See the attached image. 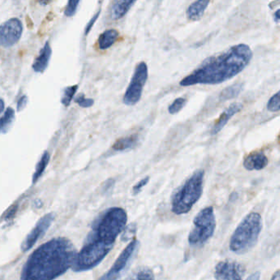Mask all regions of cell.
Returning <instances> with one entry per match:
<instances>
[{
	"label": "cell",
	"instance_id": "obj_1",
	"mask_svg": "<svg viewBox=\"0 0 280 280\" xmlns=\"http://www.w3.org/2000/svg\"><path fill=\"white\" fill-rule=\"evenodd\" d=\"M77 254L66 237H55L30 255L24 264L21 280H54L72 268Z\"/></svg>",
	"mask_w": 280,
	"mask_h": 280
},
{
	"label": "cell",
	"instance_id": "obj_2",
	"mask_svg": "<svg viewBox=\"0 0 280 280\" xmlns=\"http://www.w3.org/2000/svg\"><path fill=\"white\" fill-rule=\"evenodd\" d=\"M253 53L249 46L238 44L216 55L210 56L180 82L181 87L217 85L230 80L243 72L251 62Z\"/></svg>",
	"mask_w": 280,
	"mask_h": 280
},
{
	"label": "cell",
	"instance_id": "obj_3",
	"mask_svg": "<svg viewBox=\"0 0 280 280\" xmlns=\"http://www.w3.org/2000/svg\"><path fill=\"white\" fill-rule=\"evenodd\" d=\"M128 221V214L120 207L105 210L99 215L92 226L87 238L114 245L117 236L124 230Z\"/></svg>",
	"mask_w": 280,
	"mask_h": 280
},
{
	"label": "cell",
	"instance_id": "obj_4",
	"mask_svg": "<svg viewBox=\"0 0 280 280\" xmlns=\"http://www.w3.org/2000/svg\"><path fill=\"white\" fill-rule=\"evenodd\" d=\"M262 226L263 223L261 214L250 213L233 232L229 243L231 251L237 254L250 251L257 243Z\"/></svg>",
	"mask_w": 280,
	"mask_h": 280
},
{
	"label": "cell",
	"instance_id": "obj_5",
	"mask_svg": "<svg viewBox=\"0 0 280 280\" xmlns=\"http://www.w3.org/2000/svg\"><path fill=\"white\" fill-rule=\"evenodd\" d=\"M205 171L199 169L177 190L172 198V211L176 214L189 212L202 197Z\"/></svg>",
	"mask_w": 280,
	"mask_h": 280
},
{
	"label": "cell",
	"instance_id": "obj_6",
	"mask_svg": "<svg viewBox=\"0 0 280 280\" xmlns=\"http://www.w3.org/2000/svg\"><path fill=\"white\" fill-rule=\"evenodd\" d=\"M107 243L87 238L83 248L76 255L72 270L75 272L87 271L98 266L113 249Z\"/></svg>",
	"mask_w": 280,
	"mask_h": 280
},
{
	"label": "cell",
	"instance_id": "obj_7",
	"mask_svg": "<svg viewBox=\"0 0 280 280\" xmlns=\"http://www.w3.org/2000/svg\"><path fill=\"white\" fill-rule=\"evenodd\" d=\"M193 225V229L188 236V242L192 247H202L212 237L216 227L212 206H208L201 210L194 218Z\"/></svg>",
	"mask_w": 280,
	"mask_h": 280
},
{
	"label": "cell",
	"instance_id": "obj_8",
	"mask_svg": "<svg viewBox=\"0 0 280 280\" xmlns=\"http://www.w3.org/2000/svg\"><path fill=\"white\" fill-rule=\"evenodd\" d=\"M148 79V67L145 62L136 65L132 80L128 85L124 96V103L127 105H136L143 95V87Z\"/></svg>",
	"mask_w": 280,
	"mask_h": 280
},
{
	"label": "cell",
	"instance_id": "obj_9",
	"mask_svg": "<svg viewBox=\"0 0 280 280\" xmlns=\"http://www.w3.org/2000/svg\"><path fill=\"white\" fill-rule=\"evenodd\" d=\"M139 245V242L136 238L132 239V241L128 244L124 251H122L119 256L113 263V266L106 274H104L99 280H117L122 274V272L125 270L126 267L129 264L131 258L135 253L136 248Z\"/></svg>",
	"mask_w": 280,
	"mask_h": 280
},
{
	"label": "cell",
	"instance_id": "obj_10",
	"mask_svg": "<svg viewBox=\"0 0 280 280\" xmlns=\"http://www.w3.org/2000/svg\"><path fill=\"white\" fill-rule=\"evenodd\" d=\"M23 23L18 18H11L3 23L0 28V44L9 48L18 42L23 34Z\"/></svg>",
	"mask_w": 280,
	"mask_h": 280
},
{
	"label": "cell",
	"instance_id": "obj_11",
	"mask_svg": "<svg viewBox=\"0 0 280 280\" xmlns=\"http://www.w3.org/2000/svg\"><path fill=\"white\" fill-rule=\"evenodd\" d=\"M54 219V214L53 213H49L39 219L35 225V228L30 232L25 240L22 243L21 249L23 252H27L31 250L35 243H37L38 240L43 237L46 231L50 229Z\"/></svg>",
	"mask_w": 280,
	"mask_h": 280
},
{
	"label": "cell",
	"instance_id": "obj_12",
	"mask_svg": "<svg viewBox=\"0 0 280 280\" xmlns=\"http://www.w3.org/2000/svg\"><path fill=\"white\" fill-rule=\"evenodd\" d=\"M244 272L245 268L241 264L227 259L217 264L214 278L216 280H243Z\"/></svg>",
	"mask_w": 280,
	"mask_h": 280
},
{
	"label": "cell",
	"instance_id": "obj_13",
	"mask_svg": "<svg viewBox=\"0 0 280 280\" xmlns=\"http://www.w3.org/2000/svg\"><path fill=\"white\" fill-rule=\"evenodd\" d=\"M242 109H243V105L241 103L235 102V103L231 104L229 107L224 110V112L218 117V119L215 122L214 127L210 131V134L213 136V135H216L221 132V130L225 128V125L228 124V122L230 120L231 117L238 113Z\"/></svg>",
	"mask_w": 280,
	"mask_h": 280
},
{
	"label": "cell",
	"instance_id": "obj_14",
	"mask_svg": "<svg viewBox=\"0 0 280 280\" xmlns=\"http://www.w3.org/2000/svg\"><path fill=\"white\" fill-rule=\"evenodd\" d=\"M268 165V158L263 151H255L247 155L243 161V166L248 171L262 170Z\"/></svg>",
	"mask_w": 280,
	"mask_h": 280
},
{
	"label": "cell",
	"instance_id": "obj_15",
	"mask_svg": "<svg viewBox=\"0 0 280 280\" xmlns=\"http://www.w3.org/2000/svg\"><path fill=\"white\" fill-rule=\"evenodd\" d=\"M51 55V46H50V42H46L42 50L39 51L37 58H35V61L32 64L33 70L35 72H41V73L45 72L46 68H47L48 65H49Z\"/></svg>",
	"mask_w": 280,
	"mask_h": 280
},
{
	"label": "cell",
	"instance_id": "obj_16",
	"mask_svg": "<svg viewBox=\"0 0 280 280\" xmlns=\"http://www.w3.org/2000/svg\"><path fill=\"white\" fill-rule=\"evenodd\" d=\"M209 5L210 1L208 0H199L191 4L187 9V17L188 20L193 22L199 21L203 17Z\"/></svg>",
	"mask_w": 280,
	"mask_h": 280
},
{
	"label": "cell",
	"instance_id": "obj_17",
	"mask_svg": "<svg viewBox=\"0 0 280 280\" xmlns=\"http://www.w3.org/2000/svg\"><path fill=\"white\" fill-rule=\"evenodd\" d=\"M136 4V1H125V0H118L114 1L111 8V17L114 20L122 18L124 17L132 5Z\"/></svg>",
	"mask_w": 280,
	"mask_h": 280
},
{
	"label": "cell",
	"instance_id": "obj_18",
	"mask_svg": "<svg viewBox=\"0 0 280 280\" xmlns=\"http://www.w3.org/2000/svg\"><path fill=\"white\" fill-rule=\"evenodd\" d=\"M118 31L115 29H109L104 31L98 39V44L101 50H107L115 43L118 37Z\"/></svg>",
	"mask_w": 280,
	"mask_h": 280
},
{
	"label": "cell",
	"instance_id": "obj_19",
	"mask_svg": "<svg viewBox=\"0 0 280 280\" xmlns=\"http://www.w3.org/2000/svg\"><path fill=\"white\" fill-rule=\"evenodd\" d=\"M138 143L137 135H131V136H126V137L120 138L113 143V151H123L129 149L134 148L136 147Z\"/></svg>",
	"mask_w": 280,
	"mask_h": 280
},
{
	"label": "cell",
	"instance_id": "obj_20",
	"mask_svg": "<svg viewBox=\"0 0 280 280\" xmlns=\"http://www.w3.org/2000/svg\"><path fill=\"white\" fill-rule=\"evenodd\" d=\"M243 88H244V84L242 83L231 85L230 87H226L221 91L219 99L221 101H225L233 99L235 97L238 96L239 94L243 91Z\"/></svg>",
	"mask_w": 280,
	"mask_h": 280
},
{
	"label": "cell",
	"instance_id": "obj_21",
	"mask_svg": "<svg viewBox=\"0 0 280 280\" xmlns=\"http://www.w3.org/2000/svg\"><path fill=\"white\" fill-rule=\"evenodd\" d=\"M50 153L47 151H45L42 155V158L39 159L36 167H35V171L34 173L33 177H32V183L35 184L39 180V177H42L44 172L46 170L48 164L50 162Z\"/></svg>",
	"mask_w": 280,
	"mask_h": 280
},
{
	"label": "cell",
	"instance_id": "obj_22",
	"mask_svg": "<svg viewBox=\"0 0 280 280\" xmlns=\"http://www.w3.org/2000/svg\"><path fill=\"white\" fill-rule=\"evenodd\" d=\"M125 280H155V278L151 269L143 267L135 270Z\"/></svg>",
	"mask_w": 280,
	"mask_h": 280
},
{
	"label": "cell",
	"instance_id": "obj_23",
	"mask_svg": "<svg viewBox=\"0 0 280 280\" xmlns=\"http://www.w3.org/2000/svg\"><path fill=\"white\" fill-rule=\"evenodd\" d=\"M15 112L11 107L7 108L6 111L4 113L1 117V132L3 134L7 133L10 129L14 121Z\"/></svg>",
	"mask_w": 280,
	"mask_h": 280
},
{
	"label": "cell",
	"instance_id": "obj_24",
	"mask_svg": "<svg viewBox=\"0 0 280 280\" xmlns=\"http://www.w3.org/2000/svg\"><path fill=\"white\" fill-rule=\"evenodd\" d=\"M77 89H78V85H74V86H71V87H68L64 89L61 102L65 107H68L70 105L71 101L73 99Z\"/></svg>",
	"mask_w": 280,
	"mask_h": 280
},
{
	"label": "cell",
	"instance_id": "obj_25",
	"mask_svg": "<svg viewBox=\"0 0 280 280\" xmlns=\"http://www.w3.org/2000/svg\"><path fill=\"white\" fill-rule=\"evenodd\" d=\"M187 99L179 97L177 98L175 101H173L171 105H169V112L170 114H176L178 112L181 111L183 108L187 104Z\"/></svg>",
	"mask_w": 280,
	"mask_h": 280
},
{
	"label": "cell",
	"instance_id": "obj_26",
	"mask_svg": "<svg viewBox=\"0 0 280 280\" xmlns=\"http://www.w3.org/2000/svg\"><path fill=\"white\" fill-rule=\"evenodd\" d=\"M267 109L270 112H277L280 110V91L275 93L269 99L267 104Z\"/></svg>",
	"mask_w": 280,
	"mask_h": 280
},
{
	"label": "cell",
	"instance_id": "obj_27",
	"mask_svg": "<svg viewBox=\"0 0 280 280\" xmlns=\"http://www.w3.org/2000/svg\"><path fill=\"white\" fill-rule=\"evenodd\" d=\"M79 4H80V1H73V0L68 1L65 10H64V15L68 17L74 16L76 10H77V6Z\"/></svg>",
	"mask_w": 280,
	"mask_h": 280
},
{
	"label": "cell",
	"instance_id": "obj_28",
	"mask_svg": "<svg viewBox=\"0 0 280 280\" xmlns=\"http://www.w3.org/2000/svg\"><path fill=\"white\" fill-rule=\"evenodd\" d=\"M75 102L78 104L79 106L83 108H90L94 105V99H87L84 95H80L75 99Z\"/></svg>",
	"mask_w": 280,
	"mask_h": 280
},
{
	"label": "cell",
	"instance_id": "obj_29",
	"mask_svg": "<svg viewBox=\"0 0 280 280\" xmlns=\"http://www.w3.org/2000/svg\"><path fill=\"white\" fill-rule=\"evenodd\" d=\"M149 180H150V177H145L143 179L141 180L139 183H137L136 185L134 186L133 189H132L134 195L139 193L142 191V189L144 188L145 186L148 184Z\"/></svg>",
	"mask_w": 280,
	"mask_h": 280
},
{
	"label": "cell",
	"instance_id": "obj_30",
	"mask_svg": "<svg viewBox=\"0 0 280 280\" xmlns=\"http://www.w3.org/2000/svg\"><path fill=\"white\" fill-rule=\"evenodd\" d=\"M99 13H101V10H99V12H97V13L94 15V17L91 19V21L89 22L88 24H87V27H86V30H85V35H88L89 32H90L91 28H92L93 25L95 24L97 18L99 17Z\"/></svg>",
	"mask_w": 280,
	"mask_h": 280
},
{
	"label": "cell",
	"instance_id": "obj_31",
	"mask_svg": "<svg viewBox=\"0 0 280 280\" xmlns=\"http://www.w3.org/2000/svg\"><path fill=\"white\" fill-rule=\"evenodd\" d=\"M27 101H28V99H27V95H22L20 98H19L17 105V111H22V110H23V109L26 107V105H27Z\"/></svg>",
	"mask_w": 280,
	"mask_h": 280
},
{
	"label": "cell",
	"instance_id": "obj_32",
	"mask_svg": "<svg viewBox=\"0 0 280 280\" xmlns=\"http://www.w3.org/2000/svg\"><path fill=\"white\" fill-rule=\"evenodd\" d=\"M259 278H261V272L256 271L254 274H251L247 280H259Z\"/></svg>",
	"mask_w": 280,
	"mask_h": 280
},
{
	"label": "cell",
	"instance_id": "obj_33",
	"mask_svg": "<svg viewBox=\"0 0 280 280\" xmlns=\"http://www.w3.org/2000/svg\"><path fill=\"white\" fill-rule=\"evenodd\" d=\"M274 20L275 23H278L280 22V9L276 11L275 13H274Z\"/></svg>",
	"mask_w": 280,
	"mask_h": 280
},
{
	"label": "cell",
	"instance_id": "obj_34",
	"mask_svg": "<svg viewBox=\"0 0 280 280\" xmlns=\"http://www.w3.org/2000/svg\"><path fill=\"white\" fill-rule=\"evenodd\" d=\"M271 280H280V270L274 272V274L272 276Z\"/></svg>",
	"mask_w": 280,
	"mask_h": 280
},
{
	"label": "cell",
	"instance_id": "obj_35",
	"mask_svg": "<svg viewBox=\"0 0 280 280\" xmlns=\"http://www.w3.org/2000/svg\"><path fill=\"white\" fill-rule=\"evenodd\" d=\"M4 109H5V101H4V99H1V113H5Z\"/></svg>",
	"mask_w": 280,
	"mask_h": 280
},
{
	"label": "cell",
	"instance_id": "obj_36",
	"mask_svg": "<svg viewBox=\"0 0 280 280\" xmlns=\"http://www.w3.org/2000/svg\"><path fill=\"white\" fill-rule=\"evenodd\" d=\"M50 2H39V4H41V5H47Z\"/></svg>",
	"mask_w": 280,
	"mask_h": 280
}]
</instances>
